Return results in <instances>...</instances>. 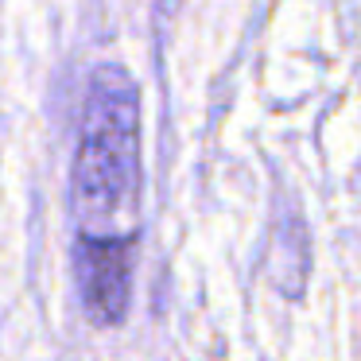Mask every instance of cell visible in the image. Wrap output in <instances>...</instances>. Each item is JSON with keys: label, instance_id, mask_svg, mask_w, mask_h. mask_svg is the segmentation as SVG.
I'll return each mask as SVG.
<instances>
[{"label": "cell", "instance_id": "obj_1", "mask_svg": "<svg viewBox=\"0 0 361 361\" xmlns=\"http://www.w3.org/2000/svg\"><path fill=\"white\" fill-rule=\"evenodd\" d=\"M78 241H140V97L125 66L94 71L71 164Z\"/></svg>", "mask_w": 361, "mask_h": 361}, {"label": "cell", "instance_id": "obj_2", "mask_svg": "<svg viewBox=\"0 0 361 361\" xmlns=\"http://www.w3.org/2000/svg\"><path fill=\"white\" fill-rule=\"evenodd\" d=\"M133 257L128 241H74V276L82 307L94 322L113 326L125 319L133 295Z\"/></svg>", "mask_w": 361, "mask_h": 361}]
</instances>
